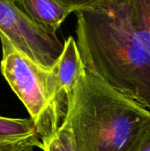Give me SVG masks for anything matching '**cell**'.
Returning <instances> with one entry per match:
<instances>
[{"label": "cell", "instance_id": "cell-3", "mask_svg": "<svg viewBox=\"0 0 150 151\" xmlns=\"http://www.w3.org/2000/svg\"><path fill=\"white\" fill-rule=\"evenodd\" d=\"M3 76L27 110L42 143L50 140L61 124L56 119L50 101L48 73L25 54L19 51L0 34Z\"/></svg>", "mask_w": 150, "mask_h": 151}, {"label": "cell", "instance_id": "cell-8", "mask_svg": "<svg viewBox=\"0 0 150 151\" xmlns=\"http://www.w3.org/2000/svg\"><path fill=\"white\" fill-rule=\"evenodd\" d=\"M116 4L135 41L150 55V0H118Z\"/></svg>", "mask_w": 150, "mask_h": 151}, {"label": "cell", "instance_id": "cell-5", "mask_svg": "<svg viewBox=\"0 0 150 151\" xmlns=\"http://www.w3.org/2000/svg\"><path fill=\"white\" fill-rule=\"evenodd\" d=\"M86 67L75 39L70 35L63 50L48 73L50 105L57 121L62 124L71 104L75 85Z\"/></svg>", "mask_w": 150, "mask_h": 151}, {"label": "cell", "instance_id": "cell-6", "mask_svg": "<svg viewBox=\"0 0 150 151\" xmlns=\"http://www.w3.org/2000/svg\"><path fill=\"white\" fill-rule=\"evenodd\" d=\"M42 142L31 119L0 116V151H33Z\"/></svg>", "mask_w": 150, "mask_h": 151}, {"label": "cell", "instance_id": "cell-9", "mask_svg": "<svg viewBox=\"0 0 150 151\" xmlns=\"http://www.w3.org/2000/svg\"><path fill=\"white\" fill-rule=\"evenodd\" d=\"M43 151H78L72 131L67 121L63 120L57 133L42 143Z\"/></svg>", "mask_w": 150, "mask_h": 151}, {"label": "cell", "instance_id": "cell-4", "mask_svg": "<svg viewBox=\"0 0 150 151\" xmlns=\"http://www.w3.org/2000/svg\"><path fill=\"white\" fill-rule=\"evenodd\" d=\"M0 34L21 53L50 69L63 50L57 35L34 22L14 2L0 0Z\"/></svg>", "mask_w": 150, "mask_h": 151}, {"label": "cell", "instance_id": "cell-11", "mask_svg": "<svg viewBox=\"0 0 150 151\" xmlns=\"http://www.w3.org/2000/svg\"><path fill=\"white\" fill-rule=\"evenodd\" d=\"M133 151H150V132Z\"/></svg>", "mask_w": 150, "mask_h": 151}, {"label": "cell", "instance_id": "cell-1", "mask_svg": "<svg viewBox=\"0 0 150 151\" xmlns=\"http://www.w3.org/2000/svg\"><path fill=\"white\" fill-rule=\"evenodd\" d=\"M117 1L75 12L76 43L87 70L150 111V55L128 30Z\"/></svg>", "mask_w": 150, "mask_h": 151}, {"label": "cell", "instance_id": "cell-7", "mask_svg": "<svg viewBox=\"0 0 150 151\" xmlns=\"http://www.w3.org/2000/svg\"><path fill=\"white\" fill-rule=\"evenodd\" d=\"M37 25L51 34L57 31L73 10L60 0H14Z\"/></svg>", "mask_w": 150, "mask_h": 151}, {"label": "cell", "instance_id": "cell-10", "mask_svg": "<svg viewBox=\"0 0 150 151\" xmlns=\"http://www.w3.org/2000/svg\"><path fill=\"white\" fill-rule=\"evenodd\" d=\"M64 4L70 6L73 12L80 10L95 9L109 5L117 0H60Z\"/></svg>", "mask_w": 150, "mask_h": 151}, {"label": "cell", "instance_id": "cell-2", "mask_svg": "<svg viewBox=\"0 0 150 151\" xmlns=\"http://www.w3.org/2000/svg\"><path fill=\"white\" fill-rule=\"evenodd\" d=\"M64 120L78 151H133L150 132V111L85 69Z\"/></svg>", "mask_w": 150, "mask_h": 151}]
</instances>
